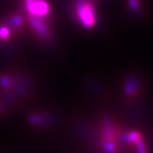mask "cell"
<instances>
[{"label": "cell", "instance_id": "5", "mask_svg": "<svg viewBox=\"0 0 153 153\" xmlns=\"http://www.w3.org/2000/svg\"><path fill=\"white\" fill-rule=\"evenodd\" d=\"M11 32L10 30L6 27H0V39L2 40H5L8 39L10 36Z\"/></svg>", "mask_w": 153, "mask_h": 153}, {"label": "cell", "instance_id": "2", "mask_svg": "<svg viewBox=\"0 0 153 153\" xmlns=\"http://www.w3.org/2000/svg\"><path fill=\"white\" fill-rule=\"evenodd\" d=\"M25 4L31 17L44 18L50 10L49 4L45 0H25Z\"/></svg>", "mask_w": 153, "mask_h": 153}, {"label": "cell", "instance_id": "6", "mask_svg": "<svg viewBox=\"0 0 153 153\" xmlns=\"http://www.w3.org/2000/svg\"><path fill=\"white\" fill-rule=\"evenodd\" d=\"M129 4L133 9H136L139 7V4L137 0H129Z\"/></svg>", "mask_w": 153, "mask_h": 153}, {"label": "cell", "instance_id": "4", "mask_svg": "<svg viewBox=\"0 0 153 153\" xmlns=\"http://www.w3.org/2000/svg\"><path fill=\"white\" fill-rule=\"evenodd\" d=\"M126 140L128 142L136 143L138 140H140V134L137 132H130L126 135Z\"/></svg>", "mask_w": 153, "mask_h": 153}, {"label": "cell", "instance_id": "1", "mask_svg": "<svg viewBox=\"0 0 153 153\" xmlns=\"http://www.w3.org/2000/svg\"><path fill=\"white\" fill-rule=\"evenodd\" d=\"M75 11L78 22L84 27L91 28L96 23V13L94 4L88 0H78Z\"/></svg>", "mask_w": 153, "mask_h": 153}, {"label": "cell", "instance_id": "3", "mask_svg": "<svg viewBox=\"0 0 153 153\" xmlns=\"http://www.w3.org/2000/svg\"><path fill=\"white\" fill-rule=\"evenodd\" d=\"M31 23H32V26H33V29L38 33L39 36L44 38V37H47L49 35V29H48V27L41 20V18L31 17Z\"/></svg>", "mask_w": 153, "mask_h": 153}]
</instances>
